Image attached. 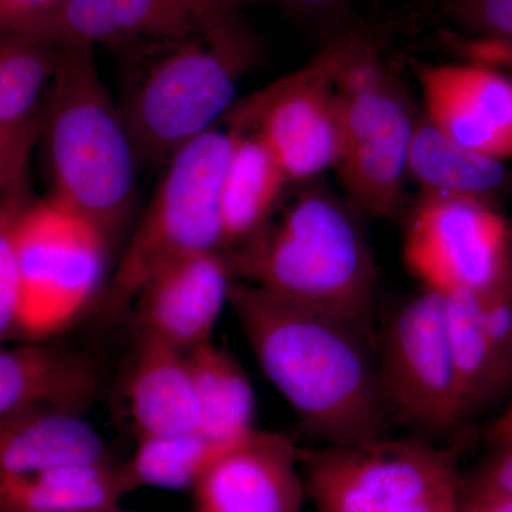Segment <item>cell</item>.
Masks as SVG:
<instances>
[{"instance_id": "7402d4cb", "label": "cell", "mask_w": 512, "mask_h": 512, "mask_svg": "<svg viewBox=\"0 0 512 512\" xmlns=\"http://www.w3.org/2000/svg\"><path fill=\"white\" fill-rule=\"evenodd\" d=\"M407 173L424 192L485 198L510 183L503 161L467 150L441 133L427 119L414 121Z\"/></svg>"}, {"instance_id": "d590c367", "label": "cell", "mask_w": 512, "mask_h": 512, "mask_svg": "<svg viewBox=\"0 0 512 512\" xmlns=\"http://www.w3.org/2000/svg\"><path fill=\"white\" fill-rule=\"evenodd\" d=\"M93 512H127V511H120V510H117V507H114V508H107V510H99V511H93Z\"/></svg>"}, {"instance_id": "30bf717a", "label": "cell", "mask_w": 512, "mask_h": 512, "mask_svg": "<svg viewBox=\"0 0 512 512\" xmlns=\"http://www.w3.org/2000/svg\"><path fill=\"white\" fill-rule=\"evenodd\" d=\"M404 261L424 289L484 291L512 274L510 227L485 198L424 192L407 224Z\"/></svg>"}, {"instance_id": "f1b7e54d", "label": "cell", "mask_w": 512, "mask_h": 512, "mask_svg": "<svg viewBox=\"0 0 512 512\" xmlns=\"http://www.w3.org/2000/svg\"><path fill=\"white\" fill-rule=\"evenodd\" d=\"M64 0H0V36L25 33L42 22Z\"/></svg>"}, {"instance_id": "5bb4252c", "label": "cell", "mask_w": 512, "mask_h": 512, "mask_svg": "<svg viewBox=\"0 0 512 512\" xmlns=\"http://www.w3.org/2000/svg\"><path fill=\"white\" fill-rule=\"evenodd\" d=\"M232 281L234 274L222 251L184 256L164 266L131 306L140 338L184 353L210 342Z\"/></svg>"}, {"instance_id": "7a4b0ae2", "label": "cell", "mask_w": 512, "mask_h": 512, "mask_svg": "<svg viewBox=\"0 0 512 512\" xmlns=\"http://www.w3.org/2000/svg\"><path fill=\"white\" fill-rule=\"evenodd\" d=\"M119 106L141 161L165 164L234 107L259 43L241 12L185 35L124 47Z\"/></svg>"}, {"instance_id": "ffe728a7", "label": "cell", "mask_w": 512, "mask_h": 512, "mask_svg": "<svg viewBox=\"0 0 512 512\" xmlns=\"http://www.w3.org/2000/svg\"><path fill=\"white\" fill-rule=\"evenodd\" d=\"M234 134L221 188L224 249L245 244L271 222L276 202L288 184L278 161L258 137Z\"/></svg>"}, {"instance_id": "83f0119b", "label": "cell", "mask_w": 512, "mask_h": 512, "mask_svg": "<svg viewBox=\"0 0 512 512\" xmlns=\"http://www.w3.org/2000/svg\"><path fill=\"white\" fill-rule=\"evenodd\" d=\"M42 114L18 130L0 133V197L25 177L30 153L42 131Z\"/></svg>"}, {"instance_id": "e575fe53", "label": "cell", "mask_w": 512, "mask_h": 512, "mask_svg": "<svg viewBox=\"0 0 512 512\" xmlns=\"http://www.w3.org/2000/svg\"><path fill=\"white\" fill-rule=\"evenodd\" d=\"M512 379V348H511V355H510V362H508V380Z\"/></svg>"}, {"instance_id": "d6986e66", "label": "cell", "mask_w": 512, "mask_h": 512, "mask_svg": "<svg viewBox=\"0 0 512 512\" xmlns=\"http://www.w3.org/2000/svg\"><path fill=\"white\" fill-rule=\"evenodd\" d=\"M124 495L119 466L110 461L0 474V512H93L117 507Z\"/></svg>"}, {"instance_id": "cb8c5ba5", "label": "cell", "mask_w": 512, "mask_h": 512, "mask_svg": "<svg viewBox=\"0 0 512 512\" xmlns=\"http://www.w3.org/2000/svg\"><path fill=\"white\" fill-rule=\"evenodd\" d=\"M228 447L214 443L200 431L138 437L133 456L119 466L127 494L143 487L184 490Z\"/></svg>"}, {"instance_id": "52a82bcc", "label": "cell", "mask_w": 512, "mask_h": 512, "mask_svg": "<svg viewBox=\"0 0 512 512\" xmlns=\"http://www.w3.org/2000/svg\"><path fill=\"white\" fill-rule=\"evenodd\" d=\"M301 467L318 512H460L463 505L454 458L417 441L301 448Z\"/></svg>"}, {"instance_id": "9a60e30c", "label": "cell", "mask_w": 512, "mask_h": 512, "mask_svg": "<svg viewBox=\"0 0 512 512\" xmlns=\"http://www.w3.org/2000/svg\"><path fill=\"white\" fill-rule=\"evenodd\" d=\"M427 120L457 144L504 161L512 158V82L483 63L419 64Z\"/></svg>"}, {"instance_id": "2e32d148", "label": "cell", "mask_w": 512, "mask_h": 512, "mask_svg": "<svg viewBox=\"0 0 512 512\" xmlns=\"http://www.w3.org/2000/svg\"><path fill=\"white\" fill-rule=\"evenodd\" d=\"M100 389L99 369L53 346L0 348V419L40 407L83 413Z\"/></svg>"}, {"instance_id": "6da1fadb", "label": "cell", "mask_w": 512, "mask_h": 512, "mask_svg": "<svg viewBox=\"0 0 512 512\" xmlns=\"http://www.w3.org/2000/svg\"><path fill=\"white\" fill-rule=\"evenodd\" d=\"M228 305L259 366L328 446L383 437L387 412L369 329L232 281Z\"/></svg>"}, {"instance_id": "1f68e13d", "label": "cell", "mask_w": 512, "mask_h": 512, "mask_svg": "<svg viewBox=\"0 0 512 512\" xmlns=\"http://www.w3.org/2000/svg\"><path fill=\"white\" fill-rule=\"evenodd\" d=\"M460 512H512V494L478 485L473 497L461 505Z\"/></svg>"}, {"instance_id": "836d02e7", "label": "cell", "mask_w": 512, "mask_h": 512, "mask_svg": "<svg viewBox=\"0 0 512 512\" xmlns=\"http://www.w3.org/2000/svg\"><path fill=\"white\" fill-rule=\"evenodd\" d=\"M227 2L232 3V5L237 6L239 9H242L244 6L249 5V3L254 2V0H227Z\"/></svg>"}, {"instance_id": "603a6c76", "label": "cell", "mask_w": 512, "mask_h": 512, "mask_svg": "<svg viewBox=\"0 0 512 512\" xmlns=\"http://www.w3.org/2000/svg\"><path fill=\"white\" fill-rule=\"evenodd\" d=\"M60 49L37 37L0 36V133L18 130L42 114Z\"/></svg>"}, {"instance_id": "d6a6232c", "label": "cell", "mask_w": 512, "mask_h": 512, "mask_svg": "<svg viewBox=\"0 0 512 512\" xmlns=\"http://www.w3.org/2000/svg\"><path fill=\"white\" fill-rule=\"evenodd\" d=\"M490 439L495 446L512 441V404L494 421L490 429Z\"/></svg>"}, {"instance_id": "277c9868", "label": "cell", "mask_w": 512, "mask_h": 512, "mask_svg": "<svg viewBox=\"0 0 512 512\" xmlns=\"http://www.w3.org/2000/svg\"><path fill=\"white\" fill-rule=\"evenodd\" d=\"M92 46L60 49L42 114L53 194L100 229L119 231L133 205L141 158Z\"/></svg>"}, {"instance_id": "8fae6325", "label": "cell", "mask_w": 512, "mask_h": 512, "mask_svg": "<svg viewBox=\"0 0 512 512\" xmlns=\"http://www.w3.org/2000/svg\"><path fill=\"white\" fill-rule=\"evenodd\" d=\"M377 360L387 414L429 431L446 430L466 416L448 346L443 293L424 289L396 312Z\"/></svg>"}, {"instance_id": "4fadbf2b", "label": "cell", "mask_w": 512, "mask_h": 512, "mask_svg": "<svg viewBox=\"0 0 512 512\" xmlns=\"http://www.w3.org/2000/svg\"><path fill=\"white\" fill-rule=\"evenodd\" d=\"M195 512H302L301 448L254 429L212 461L194 487Z\"/></svg>"}, {"instance_id": "44dd1931", "label": "cell", "mask_w": 512, "mask_h": 512, "mask_svg": "<svg viewBox=\"0 0 512 512\" xmlns=\"http://www.w3.org/2000/svg\"><path fill=\"white\" fill-rule=\"evenodd\" d=\"M200 410V433L232 446L254 427L255 397L247 373L212 340L185 353Z\"/></svg>"}, {"instance_id": "5b68a950", "label": "cell", "mask_w": 512, "mask_h": 512, "mask_svg": "<svg viewBox=\"0 0 512 512\" xmlns=\"http://www.w3.org/2000/svg\"><path fill=\"white\" fill-rule=\"evenodd\" d=\"M235 134L215 127L165 163L163 177L103 292V319L131 311L138 292L164 266L200 252L224 251L221 188Z\"/></svg>"}, {"instance_id": "ac0fdd59", "label": "cell", "mask_w": 512, "mask_h": 512, "mask_svg": "<svg viewBox=\"0 0 512 512\" xmlns=\"http://www.w3.org/2000/svg\"><path fill=\"white\" fill-rule=\"evenodd\" d=\"M127 397L137 437L200 431V410L187 357L156 340L141 339Z\"/></svg>"}, {"instance_id": "e0dca14e", "label": "cell", "mask_w": 512, "mask_h": 512, "mask_svg": "<svg viewBox=\"0 0 512 512\" xmlns=\"http://www.w3.org/2000/svg\"><path fill=\"white\" fill-rule=\"evenodd\" d=\"M100 461H110L106 444L83 413L40 407L0 419L3 476Z\"/></svg>"}, {"instance_id": "4dcf8cb0", "label": "cell", "mask_w": 512, "mask_h": 512, "mask_svg": "<svg viewBox=\"0 0 512 512\" xmlns=\"http://www.w3.org/2000/svg\"><path fill=\"white\" fill-rule=\"evenodd\" d=\"M495 447L497 453L485 468L478 485L512 494V441Z\"/></svg>"}, {"instance_id": "8992f818", "label": "cell", "mask_w": 512, "mask_h": 512, "mask_svg": "<svg viewBox=\"0 0 512 512\" xmlns=\"http://www.w3.org/2000/svg\"><path fill=\"white\" fill-rule=\"evenodd\" d=\"M339 153L335 168L357 210L392 218L402 202L414 121L380 39L353 30L336 80Z\"/></svg>"}, {"instance_id": "d4e9b609", "label": "cell", "mask_w": 512, "mask_h": 512, "mask_svg": "<svg viewBox=\"0 0 512 512\" xmlns=\"http://www.w3.org/2000/svg\"><path fill=\"white\" fill-rule=\"evenodd\" d=\"M448 346L464 414L495 390L493 352L484 328L480 291L443 293Z\"/></svg>"}, {"instance_id": "9c48e42d", "label": "cell", "mask_w": 512, "mask_h": 512, "mask_svg": "<svg viewBox=\"0 0 512 512\" xmlns=\"http://www.w3.org/2000/svg\"><path fill=\"white\" fill-rule=\"evenodd\" d=\"M353 30H340L305 66L235 103L222 120L234 133L258 137L288 183L311 180L338 160L336 80Z\"/></svg>"}, {"instance_id": "4316f807", "label": "cell", "mask_w": 512, "mask_h": 512, "mask_svg": "<svg viewBox=\"0 0 512 512\" xmlns=\"http://www.w3.org/2000/svg\"><path fill=\"white\" fill-rule=\"evenodd\" d=\"M440 8L467 35L512 45V0H440Z\"/></svg>"}, {"instance_id": "ba28073f", "label": "cell", "mask_w": 512, "mask_h": 512, "mask_svg": "<svg viewBox=\"0 0 512 512\" xmlns=\"http://www.w3.org/2000/svg\"><path fill=\"white\" fill-rule=\"evenodd\" d=\"M106 235L53 198L32 201L16 232L20 333L42 339L82 315L103 286Z\"/></svg>"}, {"instance_id": "484cf974", "label": "cell", "mask_w": 512, "mask_h": 512, "mask_svg": "<svg viewBox=\"0 0 512 512\" xmlns=\"http://www.w3.org/2000/svg\"><path fill=\"white\" fill-rule=\"evenodd\" d=\"M32 202L25 177L0 197V342L20 333V281L16 232Z\"/></svg>"}, {"instance_id": "3957f363", "label": "cell", "mask_w": 512, "mask_h": 512, "mask_svg": "<svg viewBox=\"0 0 512 512\" xmlns=\"http://www.w3.org/2000/svg\"><path fill=\"white\" fill-rule=\"evenodd\" d=\"M241 281L312 311L369 329L377 269L350 208L320 191L296 198L281 220L227 255Z\"/></svg>"}, {"instance_id": "7c38bea8", "label": "cell", "mask_w": 512, "mask_h": 512, "mask_svg": "<svg viewBox=\"0 0 512 512\" xmlns=\"http://www.w3.org/2000/svg\"><path fill=\"white\" fill-rule=\"evenodd\" d=\"M241 12L227 0H64L23 35L63 49L124 47L195 32L212 20Z\"/></svg>"}, {"instance_id": "f546056e", "label": "cell", "mask_w": 512, "mask_h": 512, "mask_svg": "<svg viewBox=\"0 0 512 512\" xmlns=\"http://www.w3.org/2000/svg\"><path fill=\"white\" fill-rule=\"evenodd\" d=\"M293 15L318 23L325 28H348L345 19L362 0H276Z\"/></svg>"}]
</instances>
